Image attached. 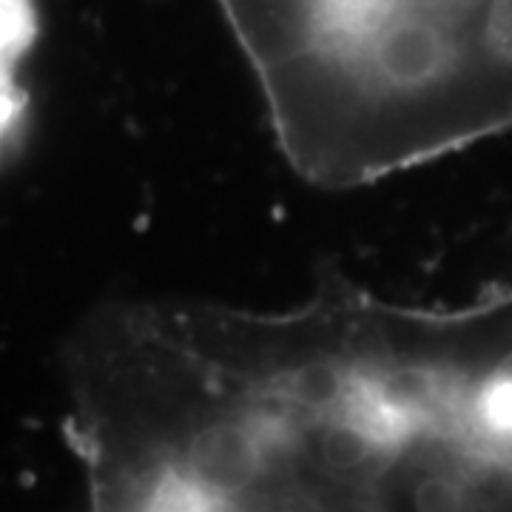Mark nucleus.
<instances>
[{"label":"nucleus","mask_w":512,"mask_h":512,"mask_svg":"<svg viewBox=\"0 0 512 512\" xmlns=\"http://www.w3.org/2000/svg\"><path fill=\"white\" fill-rule=\"evenodd\" d=\"M217 3L311 185H373L512 128V0Z\"/></svg>","instance_id":"nucleus-1"}]
</instances>
